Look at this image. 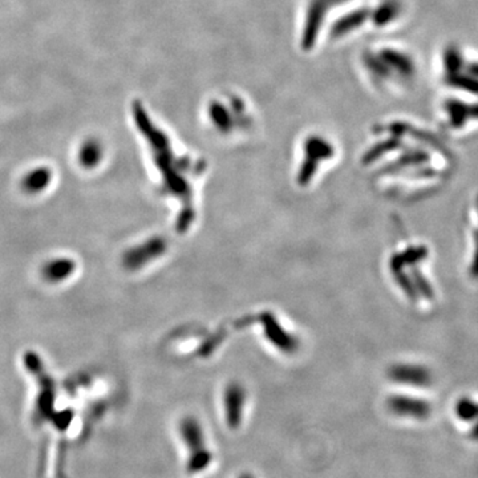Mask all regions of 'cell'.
I'll return each instance as SVG.
<instances>
[{
    "instance_id": "obj_3",
    "label": "cell",
    "mask_w": 478,
    "mask_h": 478,
    "mask_svg": "<svg viewBox=\"0 0 478 478\" xmlns=\"http://www.w3.org/2000/svg\"><path fill=\"white\" fill-rule=\"evenodd\" d=\"M388 408L392 413L412 417V419H424L430 413V405L419 399H412L405 396H393L388 399Z\"/></svg>"
},
{
    "instance_id": "obj_5",
    "label": "cell",
    "mask_w": 478,
    "mask_h": 478,
    "mask_svg": "<svg viewBox=\"0 0 478 478\" xmlns=\"http://www.w3.org/2000/svg\"><path fill=\"white\" fill-rule=\"evenodd\" d=\"M390 376L392 380L410 385H425L430 381L428 372L420 367H412V365L395 367L390 370Z\"/></svg>"
},
{
    "instance_id": "obj_6",
    "label": "cell",
    "mask_w": 478,
    "mask_h": 478,
    "mask_svg": "<svg viewBox=\"0 0 478 478\" xmlns=\"http://www.w3.org/2000/svg\"><path fill=\"white\" fill-rule=\"evenodd\" d=\"M368 16H370V12L365 9L353 11L351 14L343 16L333 24L331 32L332 38L339 39L344 35L350 33L351 31L356 30L365 20L368 19Z\"/></svg>"
},
{
    "instance_id": "obj_7",
    "label": "cell",
    "mask_w": 478,
    "mask_h": 478,
    "mask_svg": "<svg viewBox=\"0 0 478 478\" xmlns=\"http://www.w3.org/2000/svg\"><path fill=\"white\" fill-rule=\"evenodd\" d=\"M398 11H399V7H398V3L395 0H385L375 10L371 16L373 18V21H375L376 26L383 27V26H387L388 23H390V20L396 18Z\"/></svg>"
},
{
    "instance_id": "obj_9",
    "label": "cell",
    "mask_w": 478,
    "mask_h": 478,
    "mask_svg": "<svg viewBox=\"0 0 478 478\" xmlns=\"http://www.w3.org/2000/svg\"><path fill=\"white\" fill-rule=\"evenodd\" d=\"M239 478H254V476H253V474H250V473H244V474H241V476H239Z\"/></svg>"
},
{
    "instance_id": "obj_2",
    "label": "cell",
    "mask_w": 478,
    "mask_h": 478,
    "mask_svg": "<svg viewBox=\"0 0 478 478\" xmlns=\"http://www.w3.org/2000/svg\"><path fill=\"white\" fill-rule=\"evenodd\" d=\"M246 393L239 384H232L224 393V417L230 430L239 428L244 417Z\"/></svg>"
},
{
    "instance_id": "obj_1",
    "label": "cell",
    "mask_w": 478,
    "mask_h": 478,
    "mask_svg": "<svg viewBox=\"0 0 478 478\" xmlns=\"http://www.w3.org/2000/svg\"><path fill=\"white\" fill-rule=\"evenodd\" d=\"M347 0H310L304 27H303L302 47L304 49H311L316 41L318 33L322 28L323 20L326 18L327 11L332 7L344 3Z\"/></svg>"
},
{
    "instance_id": "obj_8",
    "label": "cell",
    "mask_w": 478,
    "mask_h": 478,
    "mask_svg": "<svg viewBox=\"0 0 478 478\" xmlns=\"http://www.w3.org/2000/svg\"><path fill=\"white\" fill-rule=\"evenodd\" d=\"M212 461H213V453L209 449H205V450L198 452L195 454H189L186 469L192 474L201 473V472H204L205 469L210 467Z\"/></svg>"
},
{
    "instance_id": "obj_4",
    "label": "cell",
    "mask_w": 478,
    "mask_h": 478,
    "mask_svg": "<svg viewBox=\"0 0 478 478\" xmlns=\"http://www.w3.org/2000/svg\"><path fill=\"white\" fill-rule=\"evenodd\" d=\"M180 433L189 450V454H195L207 449L204 430L199 421L194 417H185L180 422Z\"/></svg>"
}]
</instances>
